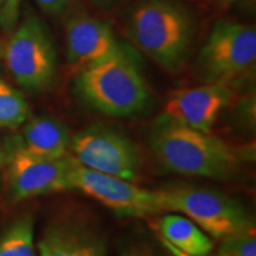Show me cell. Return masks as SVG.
<instances>
[{
    "instance_id": "6da1fadb",
    "label": "cell",
    "mask_w": 256,
    "mask_h": 256,
    "mask_svg": "<svg viewBox=\"0 0 256 256\" xmlns=\"http://www.w3.org/2000/svg\"><path fill=\"white\" fill-rule=\"evenodd\" d=\"M148 142L156 160L174 174L226 180L241 165V154L230 144L164 115L152 128Z\"/></svg>"
},
{
    "instance_id": "7a4b0ae2",
    "label": "cell",
    "mask_w": 256,
    "mask_h": 256,
    "mask_svg": "<svg viewBox=\"0 0 256 256\" xmlns=\"http://www.w3.org/2000/svg\"><path fill=\"white\" fill-rule=\"evenodd\" d=\"M194 19L172 0H145L130 16L127 34L150 58L170 72L183 68L194 38Z\"/></svg>"
},
{
    "instance_id": "3957f363",
    "label": "cell",
    "mask_w": 256,
    "mask_h": 256,
    "mask_svg": "<svg viewBox=\"0 0 256 256\" xmlns=\"http://www.w3.org/2000/svg\"><path fill=\"white\" fill-rule=\"evenodd\" d=\"M76 88L90 107L115 118L140 113L150 101L142 74L126 54L82 70Z\"/></svg>"
},
{
    "instance_id": "277c9868",
    "label": "cell",
    "mask_w": 256,
    "mask_h": 256,
    "mask_svg": "<svg viewBox=\"0 0 256 256\" xmlns=\"http://www.w3.org/2000/svg\"><path fill=\"white\" fill-rule=\"evenodd\" d=\"M256 31L250 25L220 20L200 51L197 66L206 83L229 86L254 68Z\"/></svg>"
},
{
    "instance_id": "5b68a950",
    "label": "cell",
    "mask_w": 256,
    "mask_h": 256,
    "mask_svg": "<svg viewBox=\"0 0 256 256\" xmlns=\"http://www.w3.org/2000/svg\"><path fill=\"white\" fill-rule=\"evenodd\" d=\"M156 192L162 211L184 214L215 238H226L252 223L238 202L210 188L180 185Z\"/></svg>"
},
{
    "instance_id": "8992f818",
    "label": "cell",
    "mask_w": 256,
    "mask_h": 256,
    "mask_svg": "<svg viewBox=\"0 0 256 256\" xmlns=\"http://www.w3.org/2000/svg\"><path fill=\"white\" fill-rule=\"evenodd\" d=\"M6 66L28 90H43L56 72V50L49 31L36 16H28L4 48Z\"/></svg>"
},
{
    "instance_id": "52a82bcc",
    "label": "cell",
    "mask_w": 256,
    "mask_h": 256,
    "mask_svg": "<svg viewBox=\"0 0 256 256\" xmlns=\"http://www.w3.org/2000/svg\"><path fill=\"white\" fill-rule=\"evenodd\" d=\"M70 151L84 168L134 182L140 171V156L130 138L119 130L95 124L72 138Z\"/></svg>"
},
{
    "instance_id": "ba28073f",
    "label": "cell",
    "mask_w": 256,
    "mask_h": 256,
    "mask_svg": "<svg viewBox=\"0 0 256 256\" xmlns=\"http://www.w3.org/2000/svg\"><path fill=\"white\" fill-rule=\"evenodd\" d=\"M78 164L70 153L57 159H42L20 151H11L5 171L10 200L19 202L69 190V174Z\"/></svg>"
},
{
    "instance_id": "9c48e42d",
    "label": "cell",
    "mask_w": 256,
    "mask_h": 256,
    "mask_svg": "<svg viewBox=\"0 0 256 256\" xmlns=\"http://www.w3.org/2000/svg\"><path fill=\"white\" fill-rule=\"evenodd\" d=\"M87 194L115 212L126 216H148L162 211L158 192L138 186L132 182L92 171L81 164L69 174V190Z\"/></svg>"
},
{
    "instance_id": "30bf717a",
    "label": "cell",
    "mask_w": 256,
    "mask_h": 256,
    "mask_svg": "<svg viewBox=\"0 0 256 256\" xmlns=\"http://www.w3.org/2000/svg\"><path fill=\"white\" fill-rule=\"evenodd\" d=\"M124 54L110 25L89 16H78L66 24V60L72 72Z\"/></svg>"
},
{
    "instance_id": "8fae6325",
    "label": "cell",
    "mask_w": 256,
    "mask_h": 256,
    "mask_svg": "<svg viewBox=\"0 0 256 256\" xmlns=\"http://www.w3.org/2000/svg\"><path fill=\"white\" fill-rule=\"evenodd\" d=\"M229 86L206 83L176 90L170 95L164 116L200 132L210 133L217 118L232 100Z\"/></svg>"
},
{
    "instance_id": "7c38bea8",
    "label": "cell",
    "mask_w": 256,
    "mask_h": 256,
    "mask_svg": "<svg viewBox=\"0 0 256 256\" xmlns=\"http://www.w3.org/2000/svg\"><path fill=\"white\" fill-rule=\"evenodd\" d=\"M68 127L51 116H37L24 124L16 138L12 151H20L42 159H57L69 154Z\"/></svg>"
},
{
    "instance_id": "4fadbf2b",
    "label": "cell",
    "mask_w": 256,
    "mask_h": 256,
    "mask_svg": "<svg viewBox=\"0 0 256 256\" xmlns=\"http://www.w3.org/2000/svg\"><path fill=\"white\" fill-rule=\"evenodd\" d=\"M40 256H106L107 243L98 232L81 224L57 223L38 241Z\"/></svg>"
},
{
    "instance_id": "5bb4252c",
    "label": "cell",
    "mask_w": 256,
    "mask_h": 256,
    "mask_svg": "<svg viewBox=\"0 0 256 256\" xmlns=\"http://www.w3.org/2000/svg\"><path fill=\"white\" fill-rule=\"evenodd\" d=\"M159 236L185 254L202 256L212 250V241L188 217L166 215L158 223Z\"/></svg>"
},
{
    "instance_id": "9a60e30c",
    "label": "cell",
    "mask_w": 256,
    "mask_h": 256,
    "mask_svg": "<svg viewBox=\"0 0 256 256\" xmlns=\"http://www.w3.org/2000/svg\"><path fill=\"white\" fill-rule=\"evenodd\" d=\"M0 256H34L31 215L20 216L0 235Z\"/></svg>"
},
{
    "instance_id": "2e32d148",
    "label": "cell",
    "mask_w": 256,
    "mask_h": 256,
    "mask_svg": "<svg viewBox=\"0 0 256 256\" xmlns=\"http://www.w3.org/2000/svg\"><path fill=\"white\" fill-rule=\"evenodd\" d=\"M30 116V107L24 95L0 81V127L14 130L25 124Z\"/></svg>"
},
{
    "instance_id": "e0dca14e",
    "label": "cell",
    "mask_w": 256,
    "mask_h": 256,
    "mask_svg": "<svg viewBox=\"0 0 256 256\" xmlns=\"http://www.w3.org/2000/svg\"><path fill=\"white\" fill-rule=\"evenodd\" d=\"M217 256H256V232L254 223L222 238Z\"/></svg>"
},
{
    "instance_id": "ac0fdd59",
    "label": "cell",
    "mask_w": 256,
    "mask_h": 256,
    "mask_svg": "<svg viewBox=\"0 0 256 256\" xmlns=\"http://www.w3.org/2000/svg\"><path fill=\"white\" fill-rule=\"evenodd\" d=\"M37 5L50 14H60L66 11L69 0H34Z\"/></svg>"
},
{
    "instance_id": "d6986e66",
    "label": "cell",
    "mask_w": 256,
    "mask_h": 256,
    "mask_svg": "<svg viewBox=\"0 0 256 256\" xmlns=\"http://www.w3.org/2000/svg\"><path fill=\"white\" fill-rule=\"evenodd\" d=\"M120 256H158L156 252L151 247L142 243H136V244L128 246L124 249Z\"/></svg>"
},
{
    "instance_id": "ffe728a7",
    "label": "cell",
    "mask_w": 256,
    "mask_h": 256,
    "mask_svg": "<svg viewBox=\"0 0 256 256\" xmlns=\"http://www.w3.org/2000/svg\"><path fill=\"white\" fill-rule=\"evenodd\" d=\"M19 0H6V8H5V16L6 20H12L17 16Z\"/></svg>"
},
{
    "instance_id": "44dd1931",
    "label": "cell",
    "mask_w": 256,
    "mask_h": 256,
    "mask_svg": "<svg viewBox=\"0 0 256 256\" xmlns=\"http://www.w3.org/2000/svg\"><path fill=\"white\" fill-rule=\"evenodd\" d=\"M159 238H160V242H162V244L164 246V248L172 256H194V255H188V254H185V252H180V250H179V249L174 247V246H172L171 243H168V241H166L165 238H162V236H159ZM202 256H208V255H202Z\"/></svg>"
},
{
    "instance_id": "7402d4cb",
    "label": "cell",
    "mask_w": 256,
    "mask_h": 256,
    "mask_svg": "<svg viewBox=\"0 0 256 256\" xmlns=\"http://www.w3.org/2000/svg\"><path fill=\"white\" fill-rule=\"evenodd\" d=\"M217 2H218L220 5H230V4H234V2H240V0H217Z\"/></svg>"
},
{
    "instance_id": "603a6c76",
    "label": "cell",
    "mask_w": 256,
    "mask_h": 256,
    "mask_svg": "<svg viewBox=\"0 0 256 256\" xmlns=\"http://www.w3.org/2000/svg\"><path fill=\"white\" fill-rule=\"evenodd\" d=\"M2 54H4V46H2V38H0V58H2Z\"/></svg>"
},
{
    "instance_id": "cb8c5ba5",
    "label": "cell",
    "mask_w": 256,
    "mask_h": 256,
    "mask_svg": "<svg viewBox=\"0 0 256 256\" xmlns=\"http://www.w3.org/2000/svg\"><path fill=\"white\" fill-rule=\"evenodd\" d=\"M2 164V146H0V166Z\"/></svg>"
},
{
    "instance_id": "d4e9b609",
    "label": "cell",
    "mask_w": 256,
    "mask_h": 256,
    "mask_svg": "<svg viewBox=\"0 0 256 256\" xmlns=\"http://www.w3.org/2000/svg\"><path fill=\"white\" fill-rule=\"evenodd\" d=\"M4 2H6V0H0V6H2Z\"/></svg>"
}]
</instances>
